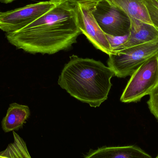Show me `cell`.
<instances>
[{
	"mask_svg": "<svg viewBox=\"0 0 158 158\" xmlns=\"http://www.w3.org/2000/svg\"><path fill=\"white\" fill-rule=\"evenodd\" d=\"M81 34L76 3L60 0L46 14L19 30L6 33V37L27 52L51 55L69 49Z\"/></svg>",
	"mask_w": 158,
	"mask_h": 158,
	"instance_id": "cell-1",
	"label": "cell"
},
{
	"mask_svg": "<svg viewBox=\"0 0 158 158\" xmlns=\"http://www.w3.org/2000/svg\"><path fill=\"white\" fill-rule=\"evenodd\" d=\"M113 76L111 69L100 61L73 55L64 66L58 84L71 96L97 107L107 99Z\"/></svg>",
	"mask_w": 158,
	"mask_h": 158,
	"instance_id": "cell-2",
	"label": "cell"
},
{
	"mask_svg": "<svg viewBox=\"0 0 158 158\" xmlns=\"http://www.w3.org/2000/svg\"><path fill=\"white\" fill-rule=\"evenodd\" d=\"M156 56H158V40L113 51L109 56L108 67L115 77L125 78L131 76L144 62Z\"/></svg>",
	"mask_w": 158,
	"mask_h": 158,
	"instance_id": "cell-3",
	"label": "cell"
},
{
	"mask_svg": "<svg viewBox=\"0 0 158 158\" xmlns=\"http://www.w3.org/2000/svg\"><path fill=\"white\" fill-rule=\"evenodd\" d=\"M158 86V56L141 65L131 75L120 98L125 103L137 102Z\"/></svg>",
	"mask_w": 158,
	"mask_h": 158,
	"instance_id": "cell-4",
	"label": "cell"
},
{
	"mask_svg": "<svg viewBox=\"0 0 158 158\" xmlns=\"http://www.w3.org/2000/svg\"><path fill=\"white\" fill-rule=\"evenodd\" d=\"M60 0H50L0 12V29L7 33L23 28L56 6Z\"/></svg>",
	"mask_w": 158,
	"mask_h": 158,
	"instance_id": "cell-5",
	"label": "cell"
},
{
	"mask_svg": "<svg viewBox=\"0 0 158 158\" xmlns=\"http://www.w3.org/2000/svg\"><path fill=\"white\" fill-rule=\"evenodd\" d=\"M93 14L105 34L122 36L130 33V17L107 0H99L97 2Z\"/></svg>",
	"mask_w": 158,
	"mask_h": 158,
	"instance_id": "cell-6",
	"label": "cell"
},
{
	"mask_svg": "<svg viewBox=\"0 0 158 158\" xmlns=\"http://www.w3.org/2000/svg\"><path fill=\"white\" fill-rule=\"evenodd\" d=\"M96 2L85 1L76 3L79 29L82 34L96 49L109 56L112 53L110 44L93 15Z\"/></svg>",
	"mask_w": 158,
	"mask_h": 158,
	"instance_id": "cell-7",
	"label": "cell"
},
{
	"mask_svg": "<svg viewBox=\"0 0 158 158\" xmlns=\"http://www.w3.org/2000/svg\"><path fill=\"white\" fill-rule=\"evenodd\" d=\"M130 18L131 28L128 40L125 43L113 49L112 52L158 40V29L153 24L134 18Z\"/></svg>",
	"mask_w": 158,
	"mask_h": 158,
	"instance_id": "cell-8",
	"label": "cell"
},
{
	"mask_svg": "<svg viewBox=\"0 0 158 158\" xmlns=\"http://www.w3.org/2000/svg\"><path fill=\"white\" fill-rule=\"evenodd\" d=\"M84 158H153L135 145L104 147L91 151Z\"/></svg>",
	"mask_w": 158,
	"mask_h": 158,
	"instance_id": "cell-9",
	"label": "cell"
},
{
	"mask_svg": "<svg viewBox=\"0 0 158 158\" xmlns=\"http://www.w3.org/2000/svg\"><path fill=\"white\" fill-rule=\"evenodd\" d=\"M30 114L28 106L17 103L10 104L6 115L2 121V128L5 132L18 130L25 123Z\"/></svg>",
	"mask_w": 158,
	"mask_h": 158,
	"instance_id": "cell-10",
	"label": "cell"
},
{
	"mask_svg": "<svg viewBox=\"0 0 158 158\" xmlns=\"http://www.w3.org/2000/svg\"><path fill=\"white\" fill-rule=\"evenodd\" d=\"M122 10L128 16L152 24L144 0H107Z\"/></svg>",
	"mask_w": 158,
	"mask_h": 158,
	"instance_id": "cell-11",
	"label": "cell"
},
{
	"mask_svg": "<svg viewBox=\"0 0 158 158\" xmlns=\"http://www.w3.org/2000/svg\"><path fill=\"white\" fill-rule=\"evenodd\" d=\"M13 137V143L0 152V158H31L23 139L15 131Z\"/></svg>",
	"mask_w": 158,
	"mask_h": 158,
	"instance_id": "cell-12",
	"label": "cell"
},
{
	"mask_svg": "<svg viewBox=\"0 0 158 158\" xmlns=\"http://www.w3.org/2000/svg\"><path fill=\"white\" fill-rule=\"evenodd\" d=\"M152 24L158 29V0H144Z\"/></svg>",
	"mask_w": 158,
	"mask_h": 158,
	"instance_id": "cell-13",
	"label": "cell"
},
{
	"mask_svg": "<svg viewBox=\"0 0 158 158\" xmlns=\"http://www.w3.org/2000/svg\"><path fill=\"white\" fill-rule=\"evenodd\" d=\"M147 104L150 112L158 121V86L149 94Z\"/></svg>",
	"mask_w": 158,
	"mask_h": 158,
	"instance_id": "cell-14",
	"label": "cell"
},
{
	"mask_svg": "<svg viewBox=\"0 0 158 158\" xmlns=\"http://www.w3.org/2000/svg\"><path fill=\"white\" fill-rule=\"evenodd\" d=\"M106 34L112 50L125 43L129 38V34L122 36H115Z\"/></svg>",
	"mask_w": 158,
	"mask_h": 158,
	"instance_id": "cell-15",
	"label": "cell"
},
{
	"mask_svg": "<svg viewBox=\"0 0 158 158\" xmlns=\"http://www.w3.org/2000/svg\"><path fill=\"white\" fill-rule=\"evenodd\" d=\"M15 1V0H0V2L5 4L10 3Z\"/></svg>",
	"mask_w": 158,
	"mask_h": 158,
	"instance_id": "cell-16",
	"label": "cell"
},
{
	"mask_svg": "<svg viewBox=\"0 0 158 158\" xmlns=\"http://www.w3.org/2000/svg\"><path fill=\"white\" fill-rule=\"evenodd\" d=\"M72 2H74L76 3L77 2H85V1H94V2H98L99 0H71Z\"/></svg>",
	"mask_w": 158,
	"mask_h": 158,
	"instance_id": "cell-17",
	"label": "cell"
},
{
	"mask_svg": "<svg viewBox=\"0 0 158 158\" xmlns=\"http://www.w3.org/2000/svg\"><path fill=\"white\" fill-rule=\"evenodd\" d=\"M156 158H158V154L157 156L156 157Z\"/></svg>",
	"mask_w": 158,
	"mask_h": 158,
	"instance_id": "cell-18",
	"label": "cell"
}]
</instances>
